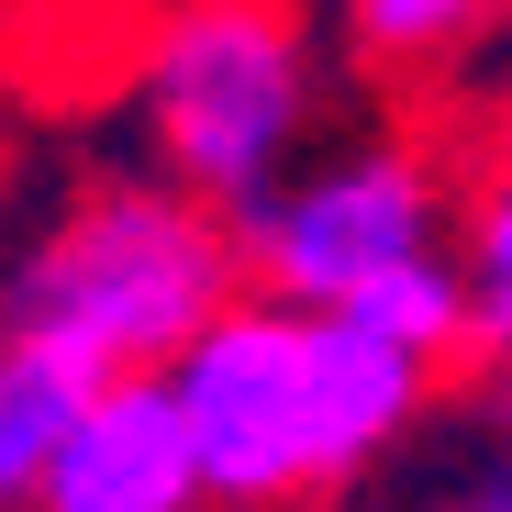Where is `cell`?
Masks as SVG:
<instances>
[{
    "label": "cell",
    "instance_id": "obj_1",
    "mask_svg": "<svg viewBox=\"0 0 512 512\" xmlns=\"http://www.w3.org/2000/svg\"><path fill=\"white\" fill-rule=\"evenodd\" d=\"M245 290L234 212L179 179H101L78 190L0 279V323H34L90 368H167L179 334H201Z\"/></svg>",
    "mask_w": 512,
    "mask_h": 512
},
{
    "label": "cell",
    "instance_id": "obj_2",
    "mask_svg": "<svg viewBox=\"0 0 512 512\" xmlns=\"http://www.w3.org/2000/svg\"><path fill=\"white\" fill-rule=\"evenodd\" d=\"M134 123L156 145V179L245 212L312 134V45L290 0H179L145 34Z\"/></svg>",
    "mask_w": 512,
    "mask_h": 512
},
{
    "label": "cell",
    "instance_id": "obj_3",
    "mask_svg": "<svg viewBox=\"0 0 512 512\" xmlns=\"http://www.w3.org/2000/svg\"><path fill=\"white\" fill-rule=\"evenodd\" d=\"M234 245H245L256 290H279L301 312H334L368 279L446 245V179H435L423 145H346V156H312V167L290 156L234 212Z\"/></svg>",
    "mask_w": 512,
    "mask_h": 512
},
{
    "label": "cell",
    "instance_id": "obj_4",
    "mask_svg": "<svg viewBox=\"0 0 512 512\" xmlns=\"http://www.w3.org/2000/svg\"><path fill=\"white\" fill-rule=\"evenodd\" d=\"M301 346H312V312L279 290H234L201 334H179L167 401L190 423L212 512H279L312 490V468H301Z\"/></svg>",
    "mask_w": 512,
    "mask_h": 512
},
{
    "label": "cell",
    "instance_id": "obj_5",
    "mask_svg": "<svg viewBox=\"0 0 512 512\" xmlns=\"http://www.w3.org/2000/svg\"><path fill=\"white\" fill-rule=\"evenodd\" d=\"M34 512H212L190 423H179V401H167V368L90 379V401L67 412V435L45 457Z\"/></svg>",
    "mask_w": 512,
    "mask_h": 512
},
{
    "label": "cell",
    "instance_id": "obj_6",
    "mask_svg": "<svg viewBox=\"0 0 512 512\" xmlns=\"http://www.w3.org/2000/svg\"><path fill=\"white\" fill-rule=\"evenodd\" d=\"M435 379H446L435 357L390 346V334H368L346 312H312V346H301V468H312V490L368 479L423 423Z\"/></svg>",
    "mask_w": 512,
    "mask_h": 512
},
{
    "label": "cell",
    "instance_id": "obj_7",
    "mask_svg": "<svg viewBox=\"0 0 512 512\" xmlns=\"http://www.w3.org/2000/svg\"><path fill=\"white\" fill-rule=\"evenodd\" d=\"M90 379H112V368H90L78 346H56L34 323H0V512H34L45 457L67 435V412L90 401Z\"/></svg>",
    "mask_w": 512,
    "mask_h": 512
},
{
    "label": "cell",
    "instance_id": "obj_8",
    "mask_svg": "<svg viewBox=\"0 0 512 512\" xmlns=\"http://www.w3.org/2000/svg\"><path fill=\"white\" fill-rule=\"evenodd\" d=\"M346 323H368V334H390V346H412V357H435V368H457L468 346H479V290H468V256H412V268H390V279H368L357 301H334Z\"/></svg>",
    "mask_w": 512,
    "mask_h": 512
},
{
    "label": "cell",
    "instance_id": "obj_9",
    "mask_svg": "<svg viewBox=\"0 0 512 512\" xmlns=\"http://www.w3.org/2000/svg\"><path fill=\"white\" fill-rule=\"evenodd\" d=\"M512 0H346V34L368 67H446L468 56Z\"/></svg>",
    "mask_w": 512,
    "mask_h": 512
},
{
    "label": "cell",
    "instance_id": "obj_10",
    "mask_svg": "<svg viewBox=\"0 0 512 512\" xmlns=\"http://www.w3.org/2000/svg\"><path fill=\"white\" fill-rule=\"evenodd\" d=\"M468 290H479V357L512 368V145L468 190Z\"/></svg>",
    "mask_w": 512,
    "mask_h": 512
},
{
    "label": "cell",
    "instance_id": "obj_11",
    "mask_svg": "<svg viewBox=\"0 0 512 512\" xmlns=\"http://www.w3.org/2000/svg\"><path fill=\"white\" fill-rule=\"evenodd\" d=\"M446 512H512V435H501V457H490V468H479V479H468Z\"/></svg>",
    "mask_w": 512,
    "mask_h": 512
},
{
    "label": "cell",
    "instance_id": "obj_12",
    "mask_svg": "<svg viewBox=\"0 0 512 512\" xmlns=\"http://www.w3.org/2000/svg\"><path fill=\"white\" fill-rule=\"evenodd\" d=\"M490 412H501V435H512V368H501V379H490Z\"/></svg>",
    "mask_w": 512,
    "mask_h": 512
}]
</instances>
